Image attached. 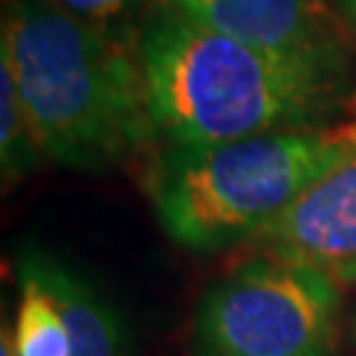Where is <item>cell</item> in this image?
<instances>
[{
	"label": "cell",
	"mask_w": 356,
	"mask_h": 356,
	"mask_svg": "<svg viewBox=\"0 0 356 356\" xmlns=\"http://www.w3.org/2000/svg\"><path fill=\"white\" fill-rule=\"evenodd\" d=\"M16 267L35 275L64 312L72 330V356H129V335L111 298L66 259L26 243Z\"/></svg>",
	"instance_id": "52a82bcc"
},
{
	"label": "cell",
	"mask_w": 356,
	"mask_h": 356,
	"mask_svg": "<svg viewBox=\"0 0 356 356\" xmlns=\"http://www.w3.org/2000/svg\"><path fill=\"white\" fill-rule=\"evenodd\" d=\"M42 159H48L40 143L38 127L26 108L13 69L0 58V172L3 185L11 188L32 175Z\"/></svg>",
	"instance_id": "9c48e42d"
},
{
	"label": "cell",
	"mask_w": 356,
	"mask_h": 356,
	"mask_svg": "<svg viewBox=\"0 0 356 356\" xmlns=\"http://www.w3.org/2000/svg\"><path fill=\"white\" fill-rule=\"evenodd\" d=\"M19 306L11 327L16 356H72V330L58 301L26 269L16 267Z\"/></svg>",
	"instance_id": "ba28073f"
},
{
	"label": "cell",
	"mask_w": 356,
	"mask_h": 356,
	"mask_svg": "<svg viewBox=\"0 0 356 356\" xmlns=\"http://www.w3.org/2000/svg\"><path fill=\"white\" fill-rule=\"evenodd\" d=\"M351 330H354V338H356V306H354V314H351Z\"/></svg>",
	"instance_id": "4fadbf2b"
},
{
	"label": "cell",
	"mask_w": 356,
	"mask_h": 356,
	"mask_svg": "<svg viewBox=\"0 0 356 356\" xmlns=\"http://www.w3.org/2000/svg\"><path fill=\"white\" fill-rule=\"evenodd\" d=\"M354 101H356V98H354Z\"/></svg>",
	"instance_id": "9a60e30c"
},
{
	"label": "cell",
	"mask_w": 356,
	"mask_h": 356,
	"mask_svg": "<svg viewBox=\"0 0 356 356\" xmlns=\"http://www.w3.org/2000/svg\"><path fill=\"white\" fill-rule=\"evenodd\" d=\"M343 291L314 269L248 256L198 301L191 356H335Z\"/></svg>",
	"instance_id": "277c9868"
},
{
	"label": "cell",
	"mask_w": 356,
	"mask_h": 356,
	"mask_svg": "<svg viewBox=\"0 0 356 356\" xmlns=\"http://www.w3.org/2000/svg\"><path fill=\"white\" fill-rule=\"evenodd\" d=\"M0 356H16V354H13V341H11V327H8V322H3V335H0Z\"/></svg>",
	"instance_id": "7c38bea8"
},
{
	"label": "cell",
	"mask_w": 356,
	"mask_h": 356,
	"mask_svg": "<svg viewBox=\"0 0 356 356\" xmlns=\"http://www.w3.org/2000/svg\"><path fill=\"white\" fill-rule=\"evenodd\" d=\"M356 148L348 119L211 145H153L143 188L159 225L195 254L248 245Z\"/></svg>",
	"instance_id": "3957f363"
},
{
	"label": "cell",
	"mask_w": 356,
	"mask_h": 356,
	"mask_svg": "<svg viewBox=\"0 0 356 356\" xmlns=\"http://www.w3.org/2000/svg\"><path fill=\"white\" fill-rule=\"evenodd\" d=\"M335 11L341 16L346 32H348V35H356V0H338Z\"/></svg>",
	"instance_id": "8fae6325"
},
{
	"label": "cell",
	"mask_w": 356,
	"mask_h": 356,
	"mask_svg": "<svg viewBox=\"0 0 356 356\" xmlns=\"http://www.w3.org/2000/svg\"><path fill=\"white\" fill-rule=\"evenodd\" d=\"M0 58L58 166L106 175L156 145L135 26H92L51 0H8Z\"/></svg>",
	"instance_id": "7a4b0ae2"
},
{
	"label": "cell",
	"mask_w": 356,
	"mask_h": 356,
	"mask_svg": "<svg viewBox=\"0 0 356 356\" xmlns=\"http://www.w3.org/2000/svg\"><path fill=\"white\" fill-rule=\"evenodd\" d=\"M64 13L92 26H129L145 0H51Z\"/></svg>",
	"instance_id": "30bf717a"
},
{
	"label": "cell",
	"mask_w": 356,
	"mask_h": 356,
	"mask_svg": "<svg viewBox=\"0 0 356 356\" xmlns=\"http://www.w3.org/2000/svg\"><path fill=\"white\" fill-rule=\"evenodd\" d=\"M248 256H272L325 275L341 291L356 285V148L298 195L264 232L245 245Z\"/></svg>",
	"instance_id": "5b68a950"
},
{
	"label": "cell",
	"mask_w": 356,
	"mask_h": 356,
	"mask_svg": "<svg viewBox=\"0 0 356 356\" xmlns=\"http://www.w3.org/2000/svg\"><path fill=\"white\" fill-rule=\"evenodd\" d=\"M327 3H330V6H338V0H327Z\"/></svg>",
	"instance_id": "5bb4252c"
},
{
	"label": "cell",
	"mask_w": 356,
	"mask_h": 356,
	"mask_svg": "<svg viewBox=\"0 0 356 356\" xmlns=\"http://www.w3.org/2000/svg\"><path fill=\"white\" fill-rule=\"evenodd\" d=\"M179 13L227 38L351 72L348 32L327 0H166Z\"/></svg>",
	"instance_id": "8992f818"
},
{
	"label": "cell",
	"mask_w": 356,
	"mask_h": 356,
	"mask_svg": "<svg viewBox=\"0 0 356 356\" xmlns=\"http://www.w3.org/2000/svg\"><path fill=\"white\" fill-rule=\"evenodd\" d=\"M156 145H211L351 114V72L264 51L156 0L138 24Z\"/></svg>",
	"instance_id": "6da1fadb"
}]
</instances>
